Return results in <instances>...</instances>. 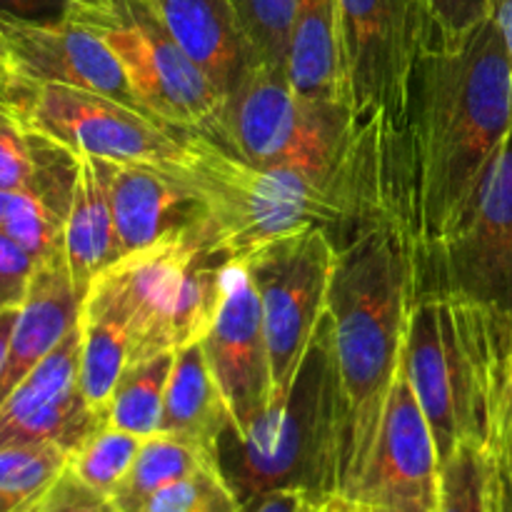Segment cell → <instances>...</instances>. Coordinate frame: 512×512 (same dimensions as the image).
<instances>
[{
	"label": "cell",
	"mask_w": 512,
	"mask_h": 512,
	"mask_svg": "<svg viewBox=\"0 0 512 512\" xmlns=\"http://www.w3.org/2000/svg\"><path fill=\"white\" fill-rule=\"evenodd\" d=\"M512 128V70L493 18L460 40L428 38L410 83L398 228L413 270L468 203Z\"/></svg>",
	"instance_id": "6da1fadb"
},
{
	"label": "cell",
	"mask_w": 512,
	"mask_h": 512,
	"mask_svg": "<svg viewBox=\"0 0 512 512\" xmlns=\"http://www.w3.org/2000/svg\"><path fill=\"white\" fill-rule=\"evenodd\" d=\"M415 300V270L403 233L375 215L340 248L328 295V325L345 403L338 493L358 483L398 375Z\"/></svg>",
	"instance_id": "7a4b0ae2"
},
{
	"label": "cell",
	"mask_w": 512,
	"mask_h": 512,
	"mask_svg": "<svg viewBox=\"0 0 512 512\" xmlns=\"http://www.w3.org/2000/svg\"><path fill=\"white\" fill-rule=\"evenodd\" d=\"M345 108L375 215L398 223L410 83L430 38L420 0H335Z\"/></svg>",
	"instance_id": "3957f363"
},
{
	"label": "cell",
	"mask_w": 512,
	"mask_h": 512,
	"mask_svg": "<svg viewBox=\"0 0 512 512\" xmlns=\"http://www.w3.org/2000/svg\"><path fill=\"white\" fill-rule=\"evenodd\" d=\"M183 140L185 150L170 173L193 195L208 248L228 263H243L305 228L370 220L350 195L295 170L253 165L203 130H185Z\"/></svg>",
	"instance_id": "277c9868"
},
{
	"label": "cell",
	"mask_w": 512,
	"mask_h": 512,
	"mask_svg": "<svg viewBox=\"0 0 512 512\" xmlns=\"http://www.w3.org/2000/svg\"><path fill=\"white\" fill-rule=\"evenodd\" d=\"M345 403L328 315L305 355L288 398L273 403L243 435L225 428L218 468L243 505L273 490L338 493Z\"/></svg>",
	"instance_id": "5b68a950"
},
{
	"label": "cell",
	"mask_w": 512,
	"mask_h": 512,
	"mask_svg": "<svg viewBox=\"0 0 512 512\" xmlns=\"http://www.w3.org/2000/svg\"><path fill=\"white\" fill-rule=\"evenodd\" d=\"M203 133L260 168L295 170L323 188L340 190L375 218L348 110L310 103L295 93L285 73L248 65Z\"/></svg>",
	"instance_id": "8992f818"
},
{
	"label": "cell",
	"mask_w": 512,
	"mask_h": 512,
	"mask_svg": "<svg viewBox=\"0 0 512 512\" xmlns=\"http://www.w3.org/2000/svg\"><path fill=\"white\" fill-rule=\"evenodd\" d=\"M65 20L110 50L148 113L180 130H210L223 95L183 53L150 0H68Z\"/></svg>",
	"instance_id": "52a82bcc"
},
{
	"label": "cell",
	"mask_w": 512,
	"mask_h": 512,
	"mask_svg": "<svg viewBox=\"0 0 512 512\" xmlns=\"http://www.w3.org/2000/svg\"><path fill=\"white\" fill-rule=\"evenodd\" d=\"M473 303L512 328V128L448 233L415 270V295Z\"/></svg>",
	"instance_id": "ba28073f"
},
{
	"label": "cell",
	"mask_w": 512,
	"mask_h": 512,
	"mask_svg": "<svg viewBox=\"0 0 512 512\" xmlns=\"http://www.w3.org/2000/svg\"><path fill=\"white\" fill-rule=\"evenodd\" d=\"M338 255L333 230L315 225L285 235L243 260L263 308L273 368V403L288 398L320 323L328 315Z\"/></svg>",
	"instance_id": "9c48e42d"
},
{
	"label": "cell",
	"mask_w": 512,
	"mask_h": 512,
	"mask_svg": "<svg viewBox=\"0 0 512 512\" xmlns=\"http://www.w3.org/2000/svg\"><path fill=\"white\" fill-rule=\"evenodd\" d=\"M28 130L73 155H93L120 165L170 170L185 150V130L113 98L68 85H38Z\"/></svg>",
	"instance_id": "30bf717a"
},
{
	"label": "cell",
	"mask_w": 512,
	"mask_h": 512,
	"mask_svg": "<svg viewBox=\"0 0 512 512\" xmlns=\"http://www.w3.org/2000/svg\"><path fill=\"white\" fill-rule=\"evenodd\" d=\"M213 253L200 215L98 273L128 313V365L175 353L173 318L190 268Z\"/></svg>",
	"instance_id": "8fae6325"
},
{
	"label": "cell",
	"mask_w": 512,
	"mask_h": 512,
	"mask_svg": "<svg viewBox=\"0 0 512 512\" xmlns=\"http://www.w3.org/2000/svg\"><path fill=\"white\" fill-rule=\"evenodd\" d=\"M438 473L433 430L400 360L373 453L345 498L375 512H423L438 505Z\"/></svg>",
	"instance_id": "7c38bea8"
},
{
	"label": "cell",
	"mask_w": 512,
	"mask_h": 512,
	"mask_svg": "<svg viewBox=\"0 0 512 512\" xmlns=\"http://www.w3.org/2000/svg\"><path fill=\"white\" fill-rule=\"evenodd\" d=\"M200 348L228 403V430L243 435L273 403V368L263 308L243 263L225 265L223 298L213 325L200 338Z\"/></svg>",
	"instance_id": "4fadbf2b"
},
{
	"label": "cell",
	"mask_w": 512,
	"mask_h": 512,
	"mask_svg": "<svg viewBox=\"0 0 512 512\" xmlns=\"http://www.w3.org/2000/svg\"><path fill=\"white\" fill-rule=\"evenodd\" d=\"M105 425L80 388V330L35 365L0 403V445L50 443L78 450L88 435Z\"/></svg>",
	"instance_id": "5bb4252c"
},
{
	"label": "cell",
	"mask_w": 512,
	"mask_h": 512,
	"mask_svg": "<svg viewBox=\"0 0 512 512\" xmlns=\"http://www.w3.org/2000/svg\"><path fill=\"white\" fill-rule=\"evenodd\" d=\"M10 60L30 85H68L145 110L110 50L83 25L70 20L30 23L0 15ZM153 115V113H150Z\"/></svg>",
	"instance_id": "9a60e30c"
},
{
	"label": "cell",
	"mask_w": 512,
	"mask_h": 512,
	"mask_svg": "<svg viewBox=\"0 0 512 512\" xmlns=\"http://www.w3.org/2000/svg\"><path fill=\"white\" fill-rule=\"evenodd\" d=\"M80 300L83 295L70 278L63 250L50 255L48 260H40L28 298L15 318L8 355L0 370V403L78 325Z\"/></svg>",
	"instance_id": "2e32d148"
},
{
	"label": "cell",
	"mask_w": 512,
	"mask_h": 512,
	"mask_svg": "<svg viewBox=\"0 0 512 512\" xmlns=\"http://www.w3.org/2000/svg\"><path fill=\"white\" fill-rule=\"evenodd\" d=\"M105 173L123 255L155 243L198 215L190 190L170 170L105 160Z\"/></svg>",
	"instance_id": "e0dca14e"
},
{
	"label": "cell",
	"mask_w": 512,
	"mask_h": 512,
	"mask_svg": "<svg viewBox=\"0 0 512 512\" xmlns=\"http://www.w3.org/2000/svg\"><path fill=\"white\" fill-rule=\"evenodd\" d=\"M183 53L198 65L223 100L250 60L243 28L230 0H150Z\"/></svg>",
	"instance_id": "ac0fdd59"
},
{
	"label": "cell",
	"mask_w": 512,
	"mask_h": 512,
	"mask_svg": "<svg viewBox=\"0 0 512 512\" xmlns=\"http://www.w3.org/2000/svg\"><path fill=\"white\" fill-rule=\"evenodd\" d=\"M63 253L80 295L108 265L123 258L108 195L105 160L75 155V180L63 230Z\"/></svg>",
	"instance_id": "d6986e66"
},
{
	"label": "cell",
	"mask_w": 512,
	"mask_h": 512,
	"mask_svg": "<svg viewBox=\"0 0 512 512\" xmlns=\"http://www.w3.org/2000/svg\"><path fill=\"white\" fill-rule=\"evenodd\" d=\"M403 368L418 395L420 408L428 418L438 458L443 463L463 443V433H460L458 410H455L453 390H450L448 373H445L438 310H435L430 295H415L413 308H410Z\"/></svg>",
	"instance_id": "ffe728a7"
},
{
	"label": "cell",
	"mask_w": 512,
	"mask_h": 512,
	"mask_svg": "<svg viewBox=\"0 0 512 512\" xmlns=\"http://www.w3.org/2000/svg\"><path fill=\"white\" fill-rule=\"evenodd\" d=\"M228 425V403L220 393L218 380L205 360L200 343L175 350L160 433L198 445L210 455H218V440Z\"/></svg>",
	"instance_id": "44dd1931"
},
{
	"label": "cell",
	"mask_w": 512,
	"mask_h": 512,
	"mask_svg": "<svg viewBox=\"0 0 512 512\" xmlns=\"http://www.w3.org/2000/svg\"><path fill=\"white\" fill-rule=\"evenodd\" d=\"M80 388L90 408L105 420V405L115 383L128 365V313L103 278L93 283L80 300Z\"/></svg>",
	"instance_id": "7402d4cb"
},
{
	"label": "cell",
	"mask_w": 512,
	"mask_h": 512,
	"mask_svg": "<svg viewBox=\"0 0 512 512\" xmlns=\"http://www.w3.org/2000/svg\"><path fill=\"white\" fill-rule=\"evenodd\" d=\"M288 80L295 93L310 103L345 108L335 0H298V13L290 33Z\"/></svg>",
	"instance_id": "603a6c76"
},
{
	"label": "cell",
	"mask_w": 512,
	"mask_h": 512,
	"mask_svg": "<svg viewBox=\"0 0 512 512\" xmlns=\"http://www.w3.org/2000/svg\"><path fill=\"white\" fill-rule=\"evenodd\" d=\"M208 463H218L215 455L173 435L155 433L143 438L128 475L113 493L115 508L120 512H140L155 493L188 478Z\"/></svg>",
	"instance_id": "cb8c5ba5"
},
{
	"label": "cell",
	"mask_w": 512,
	"mask_h": 512,
	"mask_svg": "<svg viewBox=\"0 0 512 512\" xmlns=\"http://www.w3.org/2000/svg\"><path fill=\"white\" fill-rule=\"evenodd\" d=\"M173 360L175 353H163L150 360L125 365L105 405V425L133 433L138 438L160 433Z\"/></svg>",
	"instance_id": "d4e9b609"
},
{
	"label": "cell",
	"mask_w": 512,
	"mask_h": 512,
	"mask_svg": "<svg viewBox=\"0 0 512 512\" xmlns=\"http://www.w3.org/2000/svg\"><path fill=\"white\" fill-rule=\"evenodd\" d=\"M68 460V450L50 443L0 445V512H33Z\"/></svg>",
	"instance_id": "484cf974"
},
{
	"label": "cell",
	"mask_w": 512,
	"mask_h": 512,
	"mask_svg": "<svg viewBox=\"0 0 512 512\" xmlns=\"http://www.w3.org/2000/svg\"><path fill=\"white\" fill-rule=\"evenodd\" d=\"M243 28L253 65L288 75L290 33L298 0H230Z\"/></svg>",
	"instance_id": "4316f807"
},
{
	"label": "cell",
	"mask_w": 512,
	"mask_h": 512,
	"mask_svg": "<svg viewBox=\"0 0 512 512\" xmlns=\"http://www.w3.org/2000/svg\"><path fill=\"white\" fill-rule=\"evenodd\" d=\"M140 445H143V438L138 435L100 425L93 435L83 440L78 450L70 453L68 468L90 488L113 498L118 485L128 475Z\"/></svg>",
	"instance_id": "83f0119b"
},
{
	"label": "cell",
	"mask_w": 512,
	"mask_h": 512,
	"mask_svg": "<svg viewBox=\"0 0 512 512\" xmlns=\"http://www.w3.org/2000/svg\"><path fill=\"white\" fill-rule=\"evenodd\" d=\"M438 512H490L485 443L463 440L440 463Z\"/></svg>",
	"instance_id": "f1b7e54d"
},
{
	"label": "cell",
	"mask_w": 512,
	"mask_h": 512,
	"mask_svg": "<svg viewBox=\"0 0 512 512\" xmlns=\"http://www.w3.org/2000/svg\"><path fill=\"white\" fill-rule=\"evenodd\" d=\"M488 508L512 512V358L495 390L488 438Z\"/></svg>",
	"instance_id": "f546056e"
},
{
	"label": "cell",
	"mask_w": 512,
	"mask_h": 512,
	"mask_svg": "<svg viewBox=\"0 0 512 512\" xmlns=\"http://www.w3.org/2000/svg\"><path fill=\"white\" fill-rule=\"evenodd\" d=\"M65 215L45 203L35 190H15L5 215L3 233L10 235L20 248L28 250L35 260H48L63 250Z\"/></svg>",
	"instance_id": "4dcf8cb0"
},
{
	"label": "cell",
	"mask_w": 512,
	"mask_h": 512,
	"mask_svg": "<svg viewBox=\"0 0 512 512\" xmlns=\"http://www.w3.org/2000/svg\"><path fill=\"white\" fill-rule=\"evenodd\" d=\"M140 512H245V505L218 463H208L155 493Z\"/></svg>",
	"instance_id": "1f68e13d"
},
{
	"label": "cell",
	"mask_w": 512,
	"mask_h": 512,
	"mask_svg": "<svg viewBox=\"0 0 512 512\" xmlns=\"http://www.w3.org/2000/svg\"><path fill=\"white\" fill-rule=\"evenodd\" d=\"M38 170L33 130L13 118H0V190H25Z\"/></svg>",
	"instance_id": "d6a6232c"
},
{
	"label": "cell",
	"mask_w": 512,
	"mask_h": 512,
	"mask_svg": "<svg viewBox=\"0 0 512 512\" xmlns=\"http://www.w3.org/2000/svg\"><path fill=\"white\" fill-rule=\"evenodd\" d=\"M430 23V38L453 43L490 18L493 0H420Z\"/></svg>",
	"instance_id": "836d02e7"
},
{
	"label": "cell",
	"mask_w": 512,
	"mask_h": 512,
	"mask_svg": "<svg viewBox=\"0 0 512 512\" xmlns=\"http://www.w3.org/2000/svg\"><path fill=\"white\" fill-rule=\"evenodd\" d=\"M33 512H120L113 498L90 488L70 468L53 480Z\"/></svg>",
	"instance_id": "e575fe53"
},
{
	"label": "cell",
	"mask_w": 512,
	"mask_h": 512,
	"mask_svg": "<svg viewBox=\"0 0 512 512\" xmlns=\"http://www.w3.org/2000/svg\"><path fill=\"white\" fill-rule=\"evenodd\" d=\"M38 260L0 230V313L23 308Z\"/></svg>",
	"instance_id": "d590c367"
},
{
	"label": "cell",
	"mask_w": 512,
	"mask_h": 512,
	"mask_svg": "<svg viewBox=\"0 0 512 512\" xmlns=\"http://www.w3.org/2000/svg\"><path fill=\"white\" fill-rule=\"evenodd\" d=\"M35 90L38 88L20 78L18 70H15L8 45H5V35L0 30V108L8 110L15 120H20L28 128V113L30 105H33Z\"/></svg>",
	"instance_id": "8d00e7d4"
},
{
	"label": "cell",
	"mask_w": 512,
	"mask_h": 512,
	"mask_svg": "<svg viewBox=\"0 0 512 512\" xmlns=\"http://www.w3.org/2000/svg\"><path fill=\"white\" fill-rule=\"evenodd\" d=\"M68 0H0V15L30 20V23H55L65 18Z\"/></svg>",
	"instance_id": "74e56055"
},
{
	"label": "cell",
	"mask_w": 512,
	"mask_h": 512,
	"mask_svg": "<svg viewBox=\"0 0 512 512\" xmlns=\"http://www.w3.org/2000/svg\"><path fill=\"white\" fill-rule=\"evenodd\" d=\"M310 498H318V495H310L308 490L295 488L273 490V493L260 495L253 503L245 505V512H303Z\"/></svg>",
	"instance_id": "f35d334b"
},
{
	"label": "cell",
	"mask_w": 512,
	"mask_h": 512,
	"mask_svg": "<svg viewBox=\"0 0 512 512\" xmlns=\"http://www.w3.org/2000/svg\"><path fill=\"white\" fill-rule=\"evenodd\" d=\"M303 512H375L368 505L358 503V500H350L345 495H320V498H310V503L305 505Z\"/></svg>",
	"instance_id": "ab89813d"
},
{
	"label": "cell",
	"mask_w": 512,
	"mask_h": 512,
	"mask_svg": "<svg viewBox=\"0 0 512 512\" xmlns=\"http://www.w3.org/2000/svg\"><path fill=\"white\" fill-rule=\"evenodd\" d=\"M490 18L495 20L500 35H503L505 53H508L510 70H512V0H493V10H490Z\"/></svg>",
	"instance_id": "60d3db41"
},
{
	"label": "cell",
	"mask_w": 512,
	"mask_h": 512,
	"mask_svg": "<svg viewBox=\"0 0 512 512\" xmlns=\"http://www.w3.org/2000/svg\"><path fill=\"white\" fill-rule=\"evenodd\" d=\"M15 318H18V310H8V313H0V370L5 365V355H8L10 335H13Z\"/></svg>",
	"instance_id": "b9f144b4"
},
{
	"label": "cell",
	"mask_w": 512,
	"mask_h": 512,
	"mask_svg": "<svg viewBox=\"0 0 512 512\" xmlns=\"http://www.w3.org/2000/svg\"><path fill=\"white\" fill-rule=\"evenodd\" d=\"M10 198H13V193H8V190H0V230H3L5 215H8V205H10Z\"/></svg>",
	"instance_id": "7bdbcfd3"
},
{
	"label": "cell",
	"mask_w": 512,
	"mask_h": 512,
	"mask_svg": "<svg viewBox=\"0 0 512 512\" xmlns=\"http://www.w3.org/2000/svg\"><path fill=\"white\" fill-rule=\"evenodd\" d=\"M0 118H13V115H10L8 110H3V108H0ZM13 120H15V118H13ZM18 123H20V120H18Z\"/></svg>",
	"instance_id": "ee69618b"
},
{
	"label": "cell",
	"mask_w": 512,
	"mask_h": 512,
	"mask_svg": "<svg viewBox=\"0 0 512 512\" xmlns=\"http://www.w3.org/2000/svg\"><path fill=\"white\" fill-rule=\"evenodd\" d=\"M423 512H438V505H435V508H425Z\"/></svg>",
	"instance_id": "f6af8a7d"
},
{
	"label": "cell",
	"mask_w": 512,
	"mask_h": 512,
	"mask_svg": "<svg viewBox=\"0 0 512 512\" xmlns=\"http://www.w3.org/2000/svg\"><path fill=\"white\" fill-rule=\"evenodd\" d=\"M33 510H35V508H33Z\"/></svg>",
	"instance_id": "bcb514c9"
}]
</instances>
